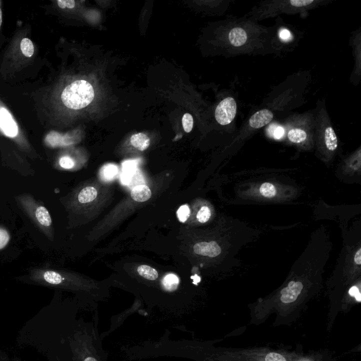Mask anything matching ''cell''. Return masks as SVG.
<instances>
[{
	"label": "cell",
	"instance_id": "8",
	"mask_svg": "<svg viewBox=\"0 0 361 361\" xmlns=\"http://www.w3.org/2000/svg\"><path fill=\"white\" fill-rule=\"evenodd\" d=\"M94 88L86 80H78L65 88L62 101L66 108L80 110L90 104L94 98Z\"/></svg>",
	"mask_w": 361,
	"mask_h": 361
},
{
	"label": "cell",
	"instance_id": "16",
	"mask_svg": "<svg viewBox=\"0 0 361 361\" xmlns=\"http://www.w3.org/2000/svg\"><path fill=\"white\" fill-rule=\"evenodd\" d=\"M130 144L138 150L144 151L148 148L150 140L146 134L138 133L132 136L130 138Z\"/></svg>",
	"mask_w": 361,
	"mask_h": 361
},
{
	"label": "cell",
	"instance_id": "14",
	"mask_svg": "<svg viewBox=\"0 0 361 361\" xmlns=\"http://www.w3.org/2000/svg\"><path fill=\"white\" fill-rule=\"evenodd\" d=\"M46 142L52 147L70 146L74 142V139L70 136L64 135L56 132H50L48 134Z\"/></svg>",
	"mask_w": 361,
	"mask_h": 361
},
{
	"label": "cell",
	"instance_id": "11",
	"mask_svg": "<svg viewBox=\"0 0 361 361\" xmlns=\"http://www.w3.org/2000/svg\"><path fill=\"white\" fill-rule=\"evenodd\" d=\"M0 128L8 137L15 138L18 134L16 122L8 110L4 108H0Z\"/></svg>",
	"mask_w": 361,
	"mask_h": 361
},
{
	"label": "cell",
	"instance_id": "33",
	"mask_svg": "<svg viewBox=\"0 0 361 361\" xmlns=\"http://www.w3.org/2000/svg\"><path fill=\"white\" fill-rule=\"evenodd\" d=\"M354 261L358 266L361 264V248H359L356 252L355 257H354Z\"/></svg>",
	"mask_w": 361,
	"mask_h": 361
},
{
	"label": "cell",
	"instance_id": "9",
	"mask_svg": "<svg viewBox=\"0 0 361 361\" xmlns=\"http://www.w3.org/2000/svg\"><path fill=\"white\" fill-rule=\"evenodd\" d=\"M238 112L237 102L233 96L222 100L214 110V118L220 126H230L234 122Z\"/></svg>",
	"mask_w": 361,
	"mask_h": 361
},
{
	"label": "cell",
	"instance_id": "7",
	"mask_svg": "<svg viewBox=\"0 0 361 361\" xmlns=\"http://www.w3.org/2000/svg\"><path fill=\"white\" fill-rule=\"evenodd\" d=\"M24 212L36 226L50 240L53 238L52 220L47 208L40 204L30 194H22L16 198Z\"/></svg>",
	"mask_w": 361,
	"mask_h": 361
},
{
	"label": "cell",
	"instance_id": "25",
	"mask_svg": "<svg viewBox=\"0 0 361 361\" xmlns=\"http://www.w3.org/2000/svg\"><path fill=\"white\" fill-rule=\"evenodd\" d=\"M211 216V211L207 206H204L200 208L197 214V219L199 222L206 223L210 220Z\"/></svg>",
	"mask_w": 361,
	"mask_h": 361
},
{
	"label": "cell",
	"instance_id": "24",
	"mask_svg": "<svg viewBox=\"0 0 361 361\" xmlns=\"http://www.w3.org/2000/svg\"><path fill=\"white\" fill-rule=\"evenodd\" d=\"M59 166L62 169L72 170L75 166V162L70 156H62L59 160Z\"/></svg>",
	"mask_w": 361,
	"mask_h": 361
},
{
	"label": "cell",
	"instance_id": "17",
	"mask_svg": "<svg viewBox=\"0 0 361 361\" xmlns=\"http://www.w3.org/2000/svg\"><path fill=\"white\" fill-rule=\"evenodd\" d=\"M98 196V192L94 187L88 186L82 188L78 195V200L82 204L92 202Z\"/></svg>",
	"mask_w": 361,
	"mask_h": 361
},
{
	"label": "cell",
	"instance_id": "21",
	"mask_svg": "<svg viewBox=\"0 0 361 361\" xmlns=\"http://www.w3.org/2000/svg\"><path fill=\"white\" fill-rule=\"evenodd\" d=\"M20 48L22 53L26 58H32L34 55L35 48H34V44L30 39L26 38L22 40V42H20Z\"/></svg>",
	"mask_w": 361,
	"mask_h": 361
},
{
	"label": "cell",
	"instance_id": "31",
	"mask_svg": "<svg viewBox=\"0 0 361 361\" xmlns=\"http://www.w3.org/2000/svg\"><path fill=\"white\" fill-rule=\"evenodd\" d=\"M272 136L275 139H280L284 136V128L283 127L276 126H272Z\"/></svg>",
	"mask_w": 361,
	"mask_h": 361
},
{
	"label": "cell",
	"instance_id": "13",
	"mask_svg": "<svg viewBox=\"0 0 361 361\" xmlns=\"http://www.w3.org/2000/svg\"><path fill=\"white\" fill-rule=\"evenodd\" d=\"M194 250L198 255L210 258L216 257L222 252L221 248L216 242L198 243L194 246Z\"/></svg>",
	"mask_w": 361,
	"mask_h": 361
},
{
	"label": "cell",
	"instance_id": "3",
	"mask_svg": "<svg viewBox=\"0 0 361 361\" xmlns=\"http://www.w3.org/2000/svg\"><path fill=\"white\" fill-rule=\"evenodd\" d=\"M334 0H264L252 6L246 16L258 22L281 14H306Z\"/></svg>",
	"mask_w": 361,
	"mask_h": 361
},
{
	"label": "cell",
	"instance_id": "22",
	"mask_svg": "<svg viewBox=\"0 0 361 361\" xmlns=\"http://www.w3.org/2000/svg\"><path fill=\"white\" fill-rule=\"evenodd\" d=\"M260 192L262 196L269 198L274 197L276 194V190L274 186L272 184L268 183V182L262 184L260 188Z\"/></svg>",
	"mask_w": 361,
	"mask_h": 361
},
{
	"label": "cell",
	"instance_id": "30",
	"mask_svg": "<svg viewBox=\"0 0 361 361\" xmlns=\"http://www.w3.org/2000/svg\"><path fill=\"white\" fill-rule=\"evenodd\" d=\"M58 6L62 8H74L76 2L73 0H64V1H58Z\"/></svg>",
	"mask_w": 361,
	"mask_h": 361
},
{
	"label": "cell",
	"instance_id": "32",
	"mask_svg": "<svg viewBox=\"0 0 361 361\" xmlns=\"http://www.w3.org/2000/svg\"><path fill=\"white\" fill-rule=\"evenodd\" d=\"M350 294L352 296L354 297V298H356L358 302H360V292H359V290L358 288V287H352V288L350 290Z\"/></svg>",
	"mask_w": 361,
	"mask_h": 361
},
{
	"label": "cell",
	"instance_id": "5",
	"mask_svg": "<svg viewBox=\"0 0 361 361\" xmlns=\"http://www.w3.org/2000/svg\"><path fill=\"white\" fill-rule=\"evenodd\" d=\"M314 112V142L321 149L333 154L338 147V139L332 122L324 100H318Z\"/></svg>",
	"mask_w": 361,
	"mask_h": 361
},
{
	"label": "cell",
	"instance_id": "35",
	"mask_svg": "<svg viewBox=\"0 0 361 361\" xmlns=\"http://www.w3.org/2000/svg\"><path fill=\"white\" fill-rule=\"evenodd\" d=\"M84 361H98L96 360V358H94L92 357H88L87 358H86Z\"/></svg>",
	"mask_w": 361,
	"mask_h": 361
},
{
	"label": "cell",
	"instance_id": "12",
	"mask_svg": "<svg viewBox=\"0 0 361 361\" xmlns=\"http://www.w3.org/2000/svg\"><path fill=\"white\" fill-rule=\"evenodd\" d=\"M304 284L300 282L292 281L281 292L280 300L284 304L294 302L302 293Z\"/></svg>",
	"mask_w": 361,
	"mask_h": 361
},
{
	"label": "cell",
	"instance_id": "1",
	"mask_svg": "<svg viewBox=\"0 0 361 361\" xmlns=\"http://www.w3.org/2000/svg\"><path fill=\"white\" fill-rule=\"evenodd\" d=\"M272 32V27L260 25L248 17H228L220 22L216 30L218 52L226 58L273 54Z\"/></svg>",
	"mask_w": 361,
	"mask_h": 361
},
{
	"label": "cell",
	"instance_id": "28",
	"mask_svg": "<svg viewBox=\"0 0 361 361\" xmlns=\"http://www.w3.org/2000/svg\"><path fill=\"white\" fill-rule=\"evenodd\" d=\"M134 170H135V166H134L133 162L126 163V166H124V178L123 180L127 178H130L134 172Z\"/></svg>",
	"mask_w": 361,
	"mask_h": 361
},
{
	"label": "cell",
	"instance_id": "15",
	"mask_svg": "<svg viewBox=\"0 0 361 361\" xmlns=\"http://www.w3.org/2000/svg\"><path fill=\"white\" fill-rule=\"evenodd\" d=\"M132 198L136 202H144L148 200L152 196L150 189L146 185H138L132 190Z\"/></svg>",
	"mask_w": 361,
	"mask_h": 361
},
{
	"label": "cell",
	"instance_id": "23",
	"mask_svg": "<svg viewBox=\"0 0 361 361\" xmlns=\"http://www.w3.org/2000/svg\"><path fill=\"white\" fill-rule=\"evenodd\" d=\"M190 210L188 206L184 204L180 206L177 210V216L180 222H185L190 218Z\"/></svg>",
	"mask_w": 361,
	"mask_h": 361
},
{
	"label": "cell",
	"instance_id": "18",
	"mask_svg": "<svg viewBox=\"0 0 361 361\" xmlns=\"http://www.w3.org/2000/svg\"><path fill=\"white\" fill-rule=\"evenodd\" d=\"M138 273L145 279L156 280L158 278V272L154 268L148 266H140L138 268Z\"/></svg>",
	"mask_w": 361,
	"mask_h": 361
},
{
	"label": "cell",
	"instance_id": "4",
	"mask_svg": "<svg viewBox=\"0 0 361 361\" xmlns=\"http://www.w3.org/2000/svg\"><path fill=\"white\" fill-rule=\"evenodd\" d=\"M284 136L294 145H312L314 142V110L290 114L283 121Z\"/></svg>",
	"mask_w": 361,
	"mask_h": 361
},
{
	"label": "cell",
	"instance_id": "20",
	"mask_svg": "<svg viewBox=\"0 0 361 361\" xmlns=\"http://www.w3.org/2000/svg\"><path fill=\"white\" fill-rule=\"evenodd\" d=\"M118 174V166L114 164L106 165L101 170L100 176L103 180L109 182L115 178Z\"/></svg>",
	"mask_w": 361,
	"mask_h": 361
},
{
	"label": "cell",
	"instance_id": "2",
	"mask_svg": "<svg viewBox=\"0 0 361 361\" xmlns=\"http://www.w3.org/2000/svg\"><path fill=\"white\" fill-rule=\"evenodd\" d=\"M310 82L309 72H300L287 77L274 88L263 101L262 106L276 114H284L305 103V92Z\"/></svg>",
	"mask_w": 361,
	"mask_h": 361
},
{
	"label": "cell",
	"instance_id": "29",
	"mask_svg": "<svg viewBox=\"0 0 361 361\" xmlns=\"http://www.w3.org/2000/svg\"><path fill=\"white\" fill-rule=\"evenodd\" d=\"M266 361H286V360L281 354L270 353L266 356Z\"/></svg>",
	"mask_w": 361,
	"mask_h": 361
},
{
	"label": "cell",
	"instance_id": "10",
	"mask_svg": "<svg viewBox=\"0 0 361 361\" xmlns=\"http://www.w3.org/2000/svg\"><path fill=\"white\" fill-rule=\"evenodd\" d=\"M350 47L353 50L354 70L350 76V82L354 86L359 85L361 79V28L352 34L350 38Z\"/></svg>",
	"mask_w": 361,
	"mask_h": 361
},
{
	"label": "cell",
	"instance_id": "27",
	"mask_svg": "<svg viewBox=\"0 0 361 361\" xmlns=\"http://www.w3.org/2000/svg\"><path fill=\"white\" fill-rule=\"evenodd\" d=\"M10 240V235L4 228H0V250L4 248Z\"/></svg>",
	"mask_w": 361,
	"mask_h": 361
},
{
	"label": "cell",
	"instance_id": "26",
	"mask_svg": "<svg viewBox=\"0 0 361 361\" xmlns=\"http://www.w3.org/2000/svg\"><path fill=\"white\" fill-rule=\"evenodd\" d=\"M182 124H183L184 130L186 133H190L194 127V118L192 115L186 113L184 115L182 118Z\"/></svg>",
	"mask_w": 361,
	"mask_h": 361
},
{
	"label": "cell",
	"instance_id": "19",
	"mask_svg": "<svg viewBox=\"0 0 361 361\" xmlns=\"http://www.w3.org/2000/svg\"><path fill=\"white\" fill-rule=\"evenodd\" d=\"M180 284V279L176 275L169 274L164 276L162 280L163 286L169 292H174L176 290Z\"/></svg>",
	"mask_w": 361,
	"mask_h": 361
},
{
	"label": "cell",
	"instance_id": "6",
	"mask_svg": "<svg viewBox=\"0 0 361 361\" xmlns=\"http://www.w3.org/2000/svg\"><path fill=\"white\" fill-rule=\"evenodd\" d=\"M271 46L273 54L281 56L283 53L293 51L298 46L304 34L293 26L284 22L282 18L276 20L272 26Z\"/></svg>",
	"mask_w": 361,
	"mask_h": 361
},
{
	"label": "cell",
	"instance_id": "34",
	"mask_svg": "<svg viewBox=\"0 0 361 361\" xmlns=\"http://www.w3.org/2000/svg\"><path fill=\"white\" fill-rule=\"evenodd\" d=\"M2 23V12L1 6H0V27H1Z\"/></svg>",
	"mask_w": 361,
	"mask_h": 361
}]
</instances>
